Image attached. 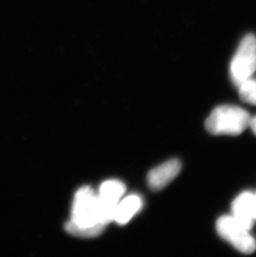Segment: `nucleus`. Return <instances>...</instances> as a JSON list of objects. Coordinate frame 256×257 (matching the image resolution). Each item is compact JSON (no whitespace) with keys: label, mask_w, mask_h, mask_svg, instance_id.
<instances>
[{"label":"nucleus","mask_w":256,"mask_h":257,"mask_svg":"<svg viewBox=\"0 0 256 257\" xmlns=\"http://www.w3.org/2000/svg\"><path fill=\"white\" fill-rule=\"evenodd\" d=\"M251 116L245 110L235 106H220L213 110L205 121V128L213 135L242 134L249 126Z\"/></svg>","instance_id":"f257e3e1"},{"label":"nucleus","mask_w":256,"mask_h":257,"mask_svg":"<svg viewBox=\"0 0 256 257\" xmlns=\"http://www.w3.org/2000/svg\"><path fill=\"white\" fill-rule=\"evenodd\" d=\"M68 222L79 228L104 225L100 221L97 194L91 187H82L77 191L73 201L71 220Z\"/></svg>","instance_id":"f03ea898"},{"label":"nucleus","mask_w":256,"mask_h":257,"mask_svg":"<svg viewBox=\"0 0 256 257\" xmlns=\"http://www.w3.org/2000/svg\"><path fill=\"white\" fill-rule=\"evenodd\" d=\"M256 71V37L247 34L242 39L230 63V78L234 85L239 87L251 78Z\"/></svg>","instance_id":"7ed1b4c3"},{"label":"nucleus","mask_w":256,"mask_h":257,"mask_svg":"<svg viewBox=\"0 0 256 257\" xmlns=\"http://www.w3.org/2000/svg\"><path fill=\"white\" fill-rule=\"evenodd\" d=\"M216 230L223 239L240 252L251 254L256 250L254 238L233 216H224L218 219Z\"/></svg>","instance_id":"20e7f679"},{"label":"nucleus","mask_w":256,"mask_h":257,"mask_svg":"<svg viewBox=\"0 0 256 257\" xmlns=\"http://www.w3.org/2000/svg\"><path fill=\"white\" fill-rule=\"evenodd\" d=\"M125 192V185L117 180H108L101 185L97 194L101 223L107 226V224L113 221L115 209Z\"/></svg>","instance_id":"39448f33"},{"label":"nucleus","mask_w":256,"mask_h":257,"mask_svg":"<svg viewBox=\"0 0 256 257\" xmlns=\"http://www.w3.org/2000/svg\"><path fill=\"white\" fill-rule=\"evenodd\" d=\"M181 170V163L178 159H172L158 166L148 174V185L153 191H161L174 180Z\"/></svg>","instance_id":"423d86ee"},{"label":"nucleus","mask_w":256,"mask_h":257,"mask_svg":"<svg viewBox=\"0 0 256 257\" xmlns=\"http://www.w3.org/2000/svg\"><path fill=\"white\" fill-rule=\"evenodd\" d=\"M232 211L238 223L249 230L255 220V205L254 195L250 192H243L234 200L232 205Z\"/></svg>","instance_id":"0eeeda50"},{"label":"nucleus","mask_w":256,"mask_h":257,"mask_svg":"<svg viewBox=\"0 0 256 257\" xmlns=\"http://www.w3.org/2000/svg\"><path fill=\"white\" fill-rule=\"evenodd\" d=\"M143 199L136 194L129 195L120 200L114 212L113 221L119 225L127 223L143 207Z\"/></svg>","instance_id":"6e6552de"},{"label":"nucleus","mask_w":256,"mask_h":257,"mask_svg":"<svg viewBox=\"0 0 256 257\" xmlns=\"http://www.w3.org/2000/svg\"><path fill=\"white\" fill-rule=\"evenodd\" d=\"M106 226L102 224H99V225L89 227V228H79V227L74 226L68 222V223H66L65 230L71 235H75L78 237L91 238L96 237V236L101 235L106 228Z\"/></svg>","instance_id":"1a4fd4ad"},{"label":"nucleus","mask_w":256,"mask_h":257,"mask_svg":"<svg viewBox=\"0 0 256 257\" xmlns=\"http://www.w3.org/2000/svg\"><path fill=\"white\" fill-rule=\"evenodd\" d=\"M238 87L239 97L244 102L256 105V79L249 78Z\"/></svg>","instance_id":"9d476101"},{"label":"nucleus","mask_w":256,"mask_h":257,"mask_svg":"<svg viewBox=\"0 0 256 257\" xmlns=\"http://www.w3.org/2000/svg\"><path fill=\"white\" fill-rule=\"evenodd\" d=\"M249 126H250V128H251L252 131H253V133H254L256 135V116H253V117H250Z\"/></svg>","instance_id":"9b49d317"},{"label":"nucleus","mask_w":256,"mask_h":257,"mask_svg":"<svg viewBox=\"0 0 256 257\" xmlns=\"http://www.w3.org/2000/svg\"><path fill=\"white\" fill-rule=\"evenodd\" d=\"M254 203H255V219H256V195H254Z\"/></svg>","instance_id":"f8f14e48"}]
</instances>
